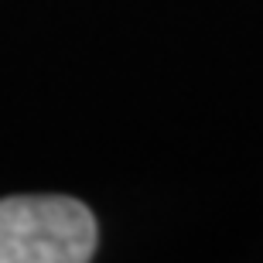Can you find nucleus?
Masks as SVG:
<instances>
[{
    "label": "nucleus",
    "mask_w": 263,
    "mask_h": 263,
    "mask_svg": "<svg viewBox=\"0 0 263 263\" xmlns=\"http://www.w3.org/2000/svg\"><path fill=\"white\" fill-rule=\"evenodd\" d=\"M96 219L68 195L0 198V263H86Z\"/></svg>",
    "instance_id": "obj_1"
}]
</instances>
